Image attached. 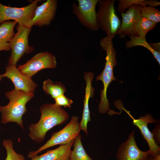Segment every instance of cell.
I'll use <instances>...</instances> for the list:
<instances>
[{
  "instance_id": "7c38bea8",
  "label": "cell",
  "mask_w": 160,
  "mask_h": 160,
  "mask_svg": "<svg viewBox=\"0 0 160 160\" xmlns=\"http://www.w3.org/2000/svg\"><path fill=\"white\" fill-rule=\"evenodd\" d=\"M57 4V0H47L37 6L34 17L29 24L28 28H31L33 25L42 27L50 25L55 18Z\"/></svg>"
},
{
  "instance_id": "8992f818",
  "label": "cell",
  "mask_w": 160,
  "mask_h": 160,
  "mask_svg": "<svg viewBox=\"0 0 160 160\" xmlns=\"http://www.w3.org/2000/svg\"><path fill=\"white\" fill-rule=\"evenodd\" d=\"M39 1L34 0L29 5L22 7L7 6L0 3V24L12 20L18 23V25L28 28Z\"/></svg>"
},
{
  "instance_id": "4fadbf2b",
  "label": "cell",
  "mask_w": 160,
  "mask_h": 160,
  "mask_svg": "<svg viewBox=\"0 0 160 160\" xmlns=\"http://www.w3.org/2000/svg\"><path fill=\"white\" fill-rule=\"evenodd\" d=\"M5 68V72L0 74V81L3 78L7 77L13 83L15 89L28 92H34L37 84L32 80V78L22 73L16 65H7Z\"/></svg>"
},
{
  "instance_id": "603a6c76",
  "label": "cell",
  "mask_w": 160,
  "mask_h": 160,
  "mask_svg": "<svg viewBox=\"0 0 160 160\" xmlns=\"http://www.w3.org/2000/svg\"><path fill=\"white\" fill-rule=\"evenodd\" d=\"M141 16L156 24L160 21V11L155 7L147 6L142 7Z\"/></svg>"
},
{
  "instance_id": "e0dca14e",
  "label": "cell",
  "mask_w": 160,
  "mask_h": 160,
  "mask_svg": "<svg viewBox=\"0 0 160 160\" xmlns=\"http://www.w3.org/2000/svg\"><path fill=\"white\" fill-rule=\"evenodd\" d=\"M17 22L10 20L4 22L0 25V52L11 50L10 42L15 33L14 28Z\"/></svg>"
},
{
  "instance_id": "cb8c5ba5",
  "label": "cell",
  "mask_w": 160,
  "mask_h": 160,
  "mask_svg": "<svg viewBox=\"0 0 160 160\" xmlns=\"http://www.w3.org/2000/svg\"><path fill=\"white\" fill-rule=\"evenodd\" d=\"M117 9L120 13L124 12L125 10L135 4H138L142 7L148 5V0H119Z\"/></svg>"
},
{
  "instance_id": "83f0119b",
  "label": "cell",
  "mask_w": 160,
  "mask_h": 160,
  "mask_svg": "<svg viewBox=\"0 0 160 160\" xmlns=\"http://www.w3.org/2000/svg\"><path fill=\"white\" fill-rule=\"evenodd\" d=\"M153 160H160V154L156 155L153 157Z\"/></svg>"
},
{
  "instance_id": "30bf717a",
  "label": "cell",
  "mask_w": 160,
  "mask_h": 160,
  "mask_svg": "<svg viewBox=\"0 0 160 160\" xmlns=\"http://www.w3.org/2000/svg\"><path fill=\"white\" fill-rule=\"evenodd\" d=\"M135 131H132L128 139L121 143L116 153L117 160H146L150 155L148 150H141L137 145L135 137Z\"/></svg>"
},
{
  "instance_id": "8fae6325",
  "label": "cell",
  "mask_w": 160,
  "mask_h": 160,
  "mask_svg": "<svg viewBox=\"0 0 160 160\" xmlns=\"http://www.w3.org/2000/svg\"><path fill=\"white\" fill-rule=\"evenodd\" d=\"M124 109L132 119L133 125L137 126L140 129L143 138L147 143L150 155L153 157L156 155L160 154V147L155 143L151 132L148 126L149 123H156L159 121L155 119L150 113H147L145 115L140 116L138 119H135L130 114L129 111L125 109Z\"/></svg>"
},
{
  "instance_id": "6da1fadb",
  "label": "cell",
  "mask_w": 160,
  "mask_h": 160,
  "mask_svg": "<svg viewBox=\"0 0 160 160\" xmlns=\"http://www.w3.org/2000/svg\"><path fill=\"white\" fill-rule=\"evenodd\" d=\"M39 110L41 116L39 121L28 127L29 137L38 143L44 140L48 131L56 126L64 123L69 118L64 109L55 104L45 103L40 106Z\"/></svg>"
},
{
  "instance_id": "f1b7e54d",
  "label": "cell",
  "mask_w": 160,
  "mask_h": 160,
  "mask_svg": "<svg viewBox=\"0 0 160 160\" xmlns=\"http://www.w3.org/2000/svg\"><path fill=\"white\" fill-rule=\"evenodd\" d=\"M146 160H153V157L150 155L147 158Z\"/></svg>"
},
{
  "instance_id": "4316f807",
  "label": "cell",
  "mask_w": 160,
  "mask_h": 160,
  "mask_svg": "<svg viewBox=\"0 0 160 160\" xmlns=\"http://www.w3.org/2000/svg\"><path fill=\"white\" fill-rule=\"evenodd\" d=\"M150 47L154 50L160 52V43H149Z\"/></svg>"
},
{
  "instance_id": "7402d4cb",
  "label": "cell",
  "mask_w": 160,
  "mask_h": 160,
  "mask_svg": "<svg viewBox=\"0 0 160 160\" xmlns=\"http://www.w3.org/2000/svg\"><path fill=\"white\" fill-rule=\"evenodd\" d=\"M2 145L7 152V157L5 160H25L23 155L17 153L13 148V142L9 139L3 140Z\"/></svg>"
},
{
  "instance_id": "7a4b0ae2",
  "label": "cell",
  "mask_w": 160,
  "mask_h": 160,
  "mask_svg": "<svg viewBox=\"0 0 160 160\" xmlns=\"http://www.w3.org/2000/svg\"><path fill=\"white\" fill-rule=\"evenodd\" d=\"M5 96L9 102L6 105H0L1 123L15 122L24 130L22 117L27 111L26 105L34 97L33 93L14 89L7 92Z\"/></svg>"
},
{
  "instance_id": "d6986e66",
  "label": "cell",
  "mask_w": 160,
  "mask_h": 160,
  "mask_svg": "<svg viewBox=\"0 0 160 160\" xmlns=\"http://www.w3.org/2000/svg\"><path fill=\"white\" fill-rule=\"evenodd\" d=\"M130 40L127 41L125 43L127 49L137 46H141L146 48L153 55L155 58L160 65V52L153 50L150 46L149 43L147 42L145 38L138 36L128 35Z\"/></svg>"
},
{
  "instance_id": "9a60e30c",
  "label": "cell",
  "mask_w": 160,
  "mask_h": 160,
  "mask_svg": "<svg viewBox=\"0 0 160 160\" xmlns=\"http://www.w3.org/2000/svg\"><path fill=\"white\" fill-rule=\"evenodd\" d=\"M94 76L92 72H86L84 73V78L86 82V87L84 99L83 100L84 108L81 119L79 123V127L81 130L83 131L88 134L87 124L91 121L90 111L89 108V101L94 95V89L92 82Z\"/></svg>"
},
{
  "instance_id": "277c9868",
  "label": "cell",
  "mask_w": 160,
  "mask_h": 160,
  "mask_svg": "<svg viewBox=\"0 0 160 160\" xmlns=\"http://www.w3.org/2000/svg\"><path fill=\"white\" fill-rule=\"evenodd\" d=\"M115 0H99L96 12L97 20L100 28L113 39L118 34L121 22L116 12Z\"/></svg>"
},
{
  "instance_id": "44dd1931",
  "label": "cell",
  "mask_w": 160,
  "mask_h": 160,
  "mask_svg": "<svg viewBox=\"0 0 160 160\" xmlns=\"http://www.w3.org/2000/svg\"><path fill=\"white\" fill-rule=\"evenodd\" d=\"M156 23L144 17H141L137 21L135 31L137 36L145 38L147 33L154 29Z\"/></svg>"
},
{
  "instance_id": "5bb4252c",
  "label": "cell",
  "mask_w": 160,
  "mask_h": 160,
  "mask_svg": "<svg viewBox=\"0 0 160 160\" xmlns=\"http://www.w3.org/2000/svg\"><path fill=\"white\" fill-rule=\"evenodd\" d=\"M142 7L140 5L135 4L129 8L126 12L121 13L122 22L117 34L121 38H124L127 35L137 36L135 27L138 20L141 17Z\"/></svg>"
},
{
  "instance_id": "9c48e42d",
  "label": "cell",
  "mask_w": 160,
  "mask_h": 160,
  "mask_svg": "<svg viewBox=\"0 0 160 160\" xmlns=\"http://www.w3.org/2000/svg\"><path fill=\"white\" fill-rule=\"evenodd\" d=\"M56 57L47 51L36 54L25 64L19 65L18 70L25 75L32 78L38 71L45 68H54L57 65Z\"/></svg>"
},
{
  "instance_id": "484cf974",
  "label": "cell",
  "mask_w": 160,
  "mask_h": 160,
  "mask_svg": "<svg viewBox=\"0 0 160 160\" xmlns=\"http://www.w3.org/2000/svg\"><path fill=\"white\" fill-rule=\"evenodd\" d=\"M155 143L158 145L160 144V122L156 123L151 132Z\"/></svg>"
},
{
  "instance_id": "ba28073f",
  "label": "cell",
  "mask_w": 160,
  "mask_h": 160,
  "mask_svg": "<svg viewBox=\"0 0 160 160\" xmlns=\"http://www.w3.org/2000/svg\"><path fill=\"white\" fill-rule=\"evenodd\" d=\"M31 29L23 26H17V32L9 42L11 52L8 65H16L25 54H29L34 51V47L29 45L28 42Z\"/></svg>"
},
{
  "instance_id": "d4e9b609",
  "label": "cell",
  "mask_w": 160,
  "mask_h": 160,
  "mask_svg": "<svg viewBox=\"0 0 160 160\" xmlns=\"http://www.w3.org/2000/svg\"><path fill=\"white\" fill-rule=\"evenodd\" d=\"M55 104L60 107L70 108L71 105L73 103L72 100L67 97L64 94L62 95L55 99Z\"/></svg>"
},
{
  "instance_id": "ffe728a7",
  "label": "cell",
  "mask_w": 160,
  "mask_h": 160,
  "mask_svg": "<svg viewBox=\"0 0 160 160\" xmlns=\"http://www.w3.org/2000/svg\"><path fill=\"white\" fill-rule=\"evenodd\" d=\"M73 150L71 151L70 160H93L87 153L82 145L81 135H79L74 140Z\"/></svg>"
},
{
  "instance_id": "ac0fdd59",
  "label": "cell",
  "mask_w": 160,
  "mask_h": 160,
  "mask_svg": "<svg viewBox=\"0 0 160 160\" xmlns=\"http://www.w3.org/2000/svg\"><path fill=\"white\" fill-rule=\"evenodd\" d=\"M42 88L47 94L50 95L54 99L66 92L64 84L61 82L55 83L49 79L44 81Z\"/></svg>"
},
{
  "instance_id": "2e32d148",
  "label": "cell",
  "mask_w": 160,
  "mask_h": 160,
  "mask_svg": "<svg viewBox=\"0 0 160 160\" xmlns=\"http://www.w3.org/2000/svg\"><path fill=\"white\" fill-rule=\"evenodd\" d=\"M74 141L61 145L55 149L49 150L40 155H37L32 158L31 160H70L71 148Z\"/></svg>"
},
{
  "instance_id": "5b68a950",
  "label": "cell",
  "mask_w": 160,
  "mask_h": 160,
  "mask_svg": "<svg viewBox=\"0 0 160 160\" xmlns=\"http://www.w3.org/2000/svg\"><path fill=\"white\" fill-rule=\"evenodd\" d=\"M79 119L78 116H73L69 122L62 129L53 133L51 138L45 144L37 150L30 152L28 157L31 158L47 148L58 145L65 144L74 140L80 135L81 130L79 127Z\"/></svg>"
},
{
  "instance_id": "52a82bcc",
  "label": "cell",
  "mask_w": 160,
  "mask_h": 160,
  "mask_svg": "<svg viewBox=\"0 0 160 160\" xmlns=\"http://www.w3.org/2000/svg\"><path fill=\"white\" fill-rule=\"evenodd\" d=\"M99 0H77L78 5L73 3V13L81 24L89 30L96 31L100 28L96 16V7Z\"/></svg>"
},
{
  "instance_id": "3957f363",
  "label": "cell",
  "mask_w": 160,
  "mask_h": 160,
  "mask_svg": "<svg viewBox=\"0 0 160 160\" xmlns=\"http://www.w3.org/2000/svg\"><path fill=\"white\" fill-rule=\"evenodd\" d=\"M100 45L106 54V63L102 72L96 77V81L101 80L103 84V89L101 90L100 100L98 108L100 113L105 114L109 110L110 103L107 97V89L110 84L116 80L113 73V69L117 64L116 51L113 46L112 39L107 36L103 37L100 40Z\"/></svg>"
}]
</instances>
